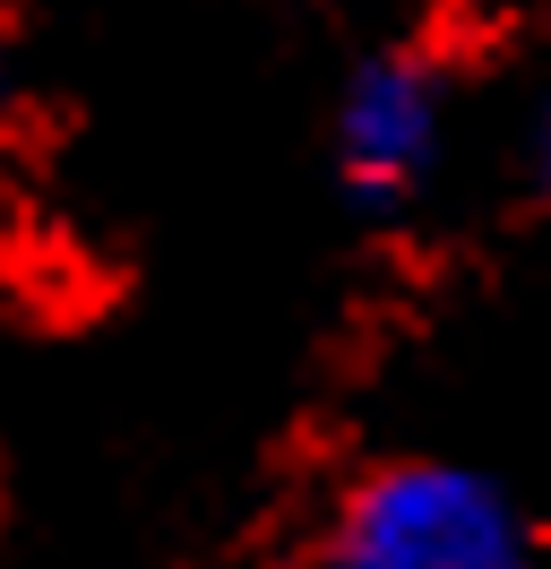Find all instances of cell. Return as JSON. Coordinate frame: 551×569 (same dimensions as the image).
Returning a JSON list of instances; mask_svg holds the SVG:
<instances>
[{
    "mask_svg": "<svg viewBox=\"0 0 551 569\" xmlns=\"http://www.w3.org/2000/svg\"><path fill=\"white\" fill-rule=\"evenodd\" d=\"M319 569H551V543L482 466L371 458L319 509Z\"/></svg>",
    "mask_w": 551,
    "mask_h": 569,
    "instance_id": "cell-1",
    "label": "cell"
},
{
    "mask_svg": "<svg viewBox=\"0 0 551 569\" xmlns=\"http://www.w3.org/2000/svg\"><path fill=\"white\" fill-rule=\"evenodd\" d=\"M448 121H457V96L422 43L362 52L328 104V164H337L344 208L371 216V224L422 208V190L448 156Z\"/></svg>",
    "mask_w": 551,
    "mask_h": 569,
    "instance_id": "cell-2",
    "label": "cell"
},
{
    "mask_svg": "<svg viewBox=\"0 0 551 569\" xmlns=\"http://www.w3.org/2000/svg\"><path fill=\"white\" fill-rule=\"evenodd\" d=\"M517 173H525V199L551 208V87L525 104V130H517Z\"/></svg>",
    "mask_w": 551,
    "mask_h": 569,
    "instance_id": "cell-3",
    "label": "cell"
},
{
    "mask_svg": "<svg viewBox=\"0 0 551 569\" xmlns=\"http://www.w3.org/2000/svg\"><path fill=\"white\" fill-rule=\"evenodd\" d=\"M18 104V52H9V36H0V112Z\"/></svg>",
    "mask_w": 551,
    "mask_h": 569,
    "instance_id": "cell-4",
    "label": "cell"
}]
</instances>
